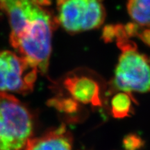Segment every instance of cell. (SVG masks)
<instances>
[{
  "mask_svg": "<svg viewBox=\"0 0 150 150\" xmlns=\"http://www.w3.org/2000/svg\"><path fill=\"white\" fill-rule=\"evenodd\" d=\"M0 10L8 19L9 40L20 56L47 72L52 35L59 24L51 0H0Z\"/></svg>",
  "mask_w": 150,
  "mask_h": 150,
  "instance_id": "obj_1",
  "label": "cell"
},
{
  "mask_svg": "<svg viewBox=\"0 0 150 150\" xmlns=\"http://www.w3.org/2000/svg\"><path fill=\"white\" fill-rule=\"evenodd\" d=\"M122 54L115 71L113 84L120 91L132 94L150 92V59L137 50L125 31L115 37Z\"/></svg>",
  "mask_w": 150,
  "mask_h": 150,
  "instance_id": "obj_2",
  "label": "cell"
},
{
  "mask_svg": "<svg viewBox=\"0 0 150 150\" xmlns=\"http://www.w3.org/2000/svg\"><path fill=\"white\" fill-rule=\"evenodd\" d=\"M31 114L20 101L0 93V150H22L31 138Z\"/></svg>",
  "mask_w": 150,
  "mask_h": 150,
  "instance_id": "obj_3",
  "label": "cell"
},
{
  "mask_svg": "<svg viewBox=\"0 0 150 150\" xmlns=\"http://www.w3.org/2000/svg\"><path fill=\"white\" fill-rule=\"evenodd\" d=\"M56 11L59 25L71 34L97 29L106 18L102 0H56Z\"/></svg>",
  "mask_w": 150,
  "mask_h": 150,
  "instance_id": "obj_4",
  "label": "cell"
},
{
  "mask_svg": "<svg viewBox=\"0 0 150 150\" xmlns=\"http://www.w3.org/2000/svg\"><path fill=\"white\" fill-rule=\"evenodd\" d=\"M38 72L37 67L15 52L0 51V93H29Z\"/></svg>",
  "mask_w": 150,
  "mask_h": 150,
  "instance_id": "obj_5",
  "label": "cell"
},
{
  "mask_svg": "<svg viewBox=\"0 0 150 150\" xmlns=\"http://www.w3.org/2000/svg\"><path fill=\"white\" fill-rule=\"evenodd\" d=\"M63 86L76 102L94 107L102 106V84L93 73L84 70L69 73L63 81Z\"/></svg>",
  "mask_w": 150,
  "mask_h": 150,
  "instance_id": "obj_6",
  "label": "cell"
},
{
  "mask_svg": "<svg viewBox=\"0 0 150 150\" xmlns=\"http://www.w3.org/2000/svg\"><path fill=\"white\" fill-rule=\"evenodd\" d=\"M24 150H72V138L61 125L39 138H31Z\"/></svg>",
  "mask_w": 150,
  "mask_h": 150,
  "instance_id": "obj_7",
  "label": "cell"
},
{
  "mask_svg": "<svg viewBox=\"0 0 150 150\" xmlns=\"http://www.w3.org/2000/svg\"><path fill=\"white\" fill-rule=\"evenodd\" d=\"M127 11L134 23L150 28V0H129Z\"/></svg>",
  "mask_w": 150,
  "mask_h": 150,
  "instance_id": "obj_8",
  "label": "cell"
},
{
  "mask_svg": "<svg viewBox=\"0 0 150 150\" xmlns=\"http://www.w3.org/2000/svg\"><path fill=\"white\" fill-rule=\"evenodd\" d=\"M134 102L136 101L130 93L122 91L116 94L111 100L112 115L117 119L128 117L132 112Z\"/></svg>",
  "mask_w": 150,
  "mask_h": 150,
  "instance_id": "obj_9",
  "label": "cell"
},
{
  "mask_svg": "<svg viewBox=\"0 0 150 150\" xmlns=\"http://www.w3.org/2000/svg\"><path fill=\"white\" fill-rule=\"evenodd\" d=\"M122 144L126 150H138L144 145V142L138 135L131 134L125 137Z\"/></svg>",
  "mask_w": 150,
  "mask_h": 150,
  "instance_id": "obj_10",
  "label": "cell"
},
{
  "mask_svg": "<svg viewBox=\"0 0 150 150\" xmlns=\"http://www.w3.org/2000/svg\"><path fill=\"white\" fill-rule=\"evenodd\" d=\"M146 45L150 47V28H146L142 31L138 29L137 35Z\"/></svg>",
  "mask_w": 150,
  "mask_h": 150,
  "instance_id": "obj_11",
  "label": "cell"
}]
</instances>
